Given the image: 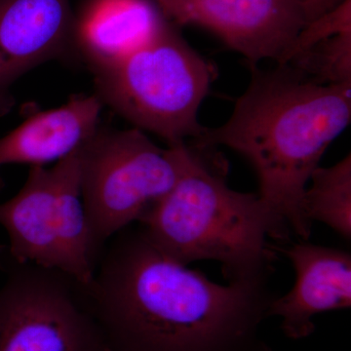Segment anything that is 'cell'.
I'll return each mask as SVG.
<instances>
[{
  "instance_id": "6da1fadb",
  "label": "cell",
  "mask_w": 351,
  "mask_h": 351,
  "mask_svg": "<svg viewBox=\"0 0 351 351\" xmlns=\"http://www.w3.org/2000/svg\"><path fill=\"white\" fill-rule=\"evenodd\" d=\"M90 308L110 351H239L274 297L269 277L215 283L128 228L106 244Z\"/></svg>"
},
{
  "instance_id": "7a4b0ae2",
  "label": "cell",
  "mask_w": 351,
  "mask_h": 351,
  "mask_svg": "<svg viewBox=\"0 0 351 351\" xmlns=\"http://www.w3.org/2000/svg\"><path fill=\"white\" fill-rule=\"evenodd\" d=\"M249 69L251 82L230 119L205 127L195 145L242 154L257 173L258 195L306 241L311 223L302 197L327 147L350 125L351 82L318 84L289 64Z\"/></svg>"
},
{
  "instance_id": "3957f363",
  "label": "cell",
  "mask_w": 351,
  "mask_h": 351,
  "mask_svg": "<svg viewBox=\"0 0 351 351\" xmlns=\"http://www.w3.org/2000/svg\"><path fill=\"white\" fill-rule=\"evenodd\" d=\"M208 149L189 145L177 182L138 226L182 265L216 261L228 281L269 277L274 258L269 240L285 241L290 228L260 195L230 189L223 165Z\"/></svg>"
},
{
  "instance_id": "277c9868",
  "label": "cell",
  "mask_w": 351,
  "mask_h": 351,
  "mask_svg": "<svg viewBox=\"0 0 351 351\" xmlns=\"http://www.w3.org/2000/svg\"><path fill=\"white\" fill-rule=\"evenodd\" d=\"M91 71L103 105L134 128L156 134L168 145L202 136L198 110L217 69L169 22L142 47Z\"/></svg>"
},
{
  "instance_id": "5b68a950",
  "label": "cell",
  "mask_w": 351,
  "mask_h": 351,
  "mask_svg": "<svg viewBox=\"0 0 351 351\" xmlns=\"http://www.w3.org/2000/svg\"><path fill=\"white\" fill-rule=\"evenodd\" d=\"M80 149L51 168L31 166L24 186L0 204L13 262L58 270L89 287L101 251L82 195Z\"/></svg>"
},
{
  "instance_id": "8992f818",
  "label": "cell",
  "mask_w": 351,
  "mask_h": 351,
  "mask_svg": "<svg viewBox=\"0 0 351 351\" xmlns=\"http://www.w3.org/2000/svg\"><path fill=\"white\" fill-rule=\"evenodd\" d=\"M186 142L161 149L137 128L104 130L80 149L83 206L97 246L138 221L181 175Z\"/></svg>"
},
{
  "instance_id": "52a82bcc",
  "label": "cell",
  "mask_w": 351,
  "mask_h": 351,
  "mask_svg": "<svg viewBox=\"0 0 351 351\" xmlns=\"http://www.w3.org/2000/svg\"><path fill=\"white\" fill-rule=\"evenodd\" d=\"M12 265L0 289V351L108 350L80 284L58 270Z\"/></svg>"
},
{
  "instance_id": "ba28073f",
  "label": "cell",
  "mask_w": 351,
  "mask_h": 351,
  "mask_svg": "<svg viewBox=\"0 0 351 351\" xmlns=\"http://www.w3.org/2000/svg\"><path fill=\"white\" fill-rule=\"evenodd\" d=\"M175 27L195 25L258 64L278 63L306 24L297 0H154Z\"/></svg>"
},
{
  "instance_id": "9c48e42d",
  "label": "cell",
  "mask_w": 351,
  "mask_h": 351,
  "mask_svg": "<svg viewBox=\"0 0 351 351\" xmlns=\"http://www.w3.org/2000/svg\"><path fill=\"white\" fill-rule=\"evenodd\" d=\"M69 0H0V114L11 108L14 83L75 44Z\"/></svg>"
},
{
  "instance_id": "30bf717a",
  "label": "cell",
  "mask_w": 351,
  "mask_h": 351,
  "mask_svg": "<svg viewBox=\"0 0 351 351\" xmlns=\"http://www.w3.org/2000/svg\"><path fill=\"white\" fill-rule=\"evenodd\" d=\"M292 263L295 282L290 292L270 302L267 316L281 318L289 338L313 334L316 314L351 306V256L346 251L302 241L276 247Z\"/></svg>"
},
{
  "instance_id": "8fae6325",
  "label": "cell",
  "mask_w": 351,
  "mask_h": 351,
  "mask_svg": "<svg viewBox=\"0 0 351 351\" xmlns=\"http://www.w3.org/2000/svg\"><path fill=\"white\" fill-rule=\"evenodd\" d=\"M103 108L95 95H75L61 107L32 114L0 138V167L6 164L44 166L84 147L100 128Z\"/></svg>"
},
{
  "instance_id": "7c38bea8",
  "label": "cell",
  "mask_w": 351,
  "mask_h": 351,
  "mask_svg": "<svg viewBox=\"0 0 351 351\" xmlns=\"http://www.w3.org/2000/svg\"><path fill=\"white\" fill-rule=\"evenodd\" d=\"M167 24L154 0H91L75 19V45L91 69L142 47Z\"/></svg>"
},
{
  "instance_id": "4fadbf2b",
  "label": "cell",
  "mask_w": 351,
  "mask_h": 351,
  "mask_svg": "<svg viewBox=\"0 0 351 351\" xmlns=\"http://www.w3.org/2000/svg\"><path fill=\"white\" fill-rule=\"evenodd\" d=\"M302 197V213L309 223L321 221L343 239L351 237V156L332 167L318 166Z\"/></svg>"
},
{
  "instance_id": "5bb4252c",
  "label": "cell",
  "mask_w": 351,
  "mask_h": 351,
  "mask_svg": "<svg viewBox=\"0 0 351 351\" xmlns=\"http://www.w3.org/2000/svg\"><path fill=\"white\" fill-rule=\"evenodd\" d=\"M284 64L318 84L351 82V32L321 39Z\"/></svg>"
},
{
  "instance_id": "9a60e30c",
  "label": "cell",
  "mask_w": 351,
  "mask_h": 351,
  "mask_svg": "<svg viewBox=\"0 0 351 351\" xmlns=\"http://www.w3.org/2000/svg\"><path fill=\"white\" fill-rule=\"evenodd\" d=\"M306 16V24L319 17L320 15L332 10L343 0H297Z\"/></svg>"
},
{
  "instance_id": "2e32d148",
  "label": "cell",
  "mask_w": 351,
  "mask_h": 351,
  "mask_svg": "<svg viewBox=\"0 0 351 351\" xmlns=\"http://www.w3.org/2000/svg\"><path fill=\"white\" fill-rule=\"evenodd\" d=\"M107 351H110V350H108H108H107Z\"/></svg>"
}]
</instances>
